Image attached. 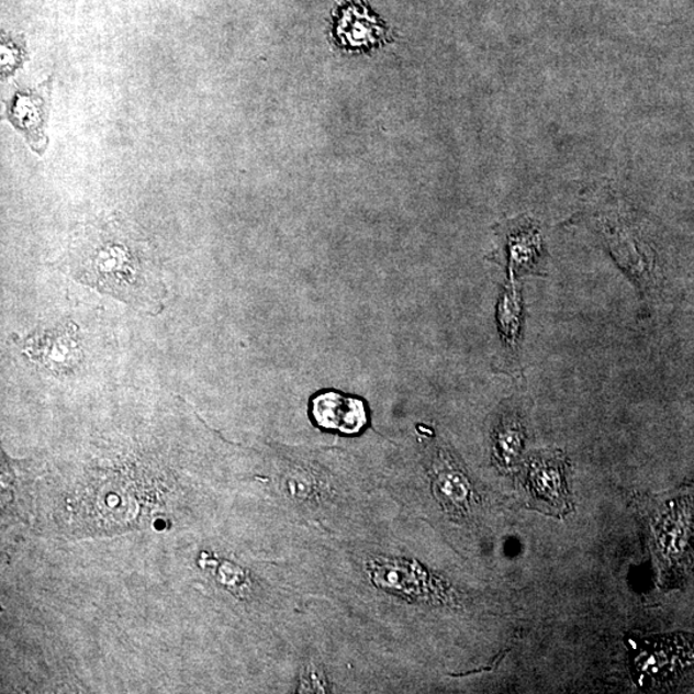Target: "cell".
Instances as JSON below:
<instances>
[{
  "mask_svg": "<svg viewBox=\"0 0 694 694\" xmlns=\"http://www.w3.org/2000/svg\"><path fill=\"white\" fill-rule=\"evenodd\" d=\"M66 268L77 281L156 315L166 289L160 264L146 243L119 224L88 230L75 239Z\"/></svg>",
  "mask_w": 694,
  "mask_h": 694,
  "instance_id": "6da1fadb",
  "label": "cell"
},
{
  "mask_svg": "<svg viewBox=\"0 0 694 694\" xmlns=\"http://www.w3.org/2000/svg\"><path fill=\"white\" fill-rule=\"evenodd\" d=\"M630 646L634 679L647 689L675 681L694 662V642L681 634L631 639Z\"/></svg>",
  "mask_w": 694,
  "mask_h": 694,
  "instance_id": "7a4b0ae2",
  "label": "cell"
},
{
  "mask_svg": "<svg viewBox=\"0 0 694 694\" xmlns=\"http://www.w3.org/2000/svg\"><path fill=\"white\" fill-rule=\"evenodd\" d=\"M531 508L552 516L572 511L566 481V460L560 451H542L531 457L526 477Z\"/></svg>",
  "mask_w": 694,
  "mask_h": 694,
  "instance_id": "3957f363",
  "label": "cell"
},
{
  "mask_svg": "<svg viewBox=\"0 0 694 694\" xmlns=\"http://www.w3.org/2000/svg\"><path fill=\"white\" fill-rule=\"evenodd\" d=\"M51 80L37 89L18 90L14 92L7 116L37 153L45 147V126L48 123Z\"/></svg>",
  "mask_w": 694,
  "mask_h": 694,
  "instance_id": "277c9868",
  "label": "cell"
},
{
  "mask_svg": "<svg viewBox=\"0 0 694 694\" xmlns=\"http://www.w3.org/2000/svg\"><path fill=\"white\" fill-rule=\"evenodd\" d=\"M311 414L316 426L344 435H357L368 425L363 400L338 392H323L313 398Z\"/></svg>",
  "mask_w": 694,
  "mask_h": 694,
  "instance_id": "5b68a950",
  "label": "cell"
},
{
  "mask_svg": "<svg viewBox=\"0 0 694 694\" xmlns=\"http://www.w3.org/2000/svg\"><path fill=\"white\" fill-rule=\"evenodd\" d=\"M541 251V238L533 225L525 224L512 233L508 240L510 268L513 271L531 269Z\"/></svg>",
  "mask_w": 694,
  "mask_h": 694,
  "instance_id": "8992f818",
  "label": "cell"
},
{
  "mask_svg": "<svg viewBox=\"0 0 694 694\" xmlns=\"http://www.w3.org/2000/svg\"><path fill=\"white\" fill-rule=\"evenodd\" d=\"M524 444V429L518 421L504 422L496 436V452L504 464H512Z\"/></svg>",
  "mask_w": 694,
  "mask_h": 694,
  "instance_id": "52a82bcc",
  "label": "cell"
},
{
  "mask_svg": "<svg viewBox=\"0 0 694 694\" xmlns=\"http://www.w3.org/2000/svg\"><path fill=\"white\" fill-rule=\"evenodd\" d=\"M518 303L515 292H505L500 304V323L502 335L510 344H513L518 329Z\"/></svg>",
  "mask_w": 694,
  "mask_h": 694,
  "instance_id": "ba28073f",
  "label": "cell"
},
{
  "mask_svg": "<svg viewBox=\"0 0 694 694\" xmlns=\"http://www.w3.org/2000/svg\"><path fill=\"white\" fill-rule=\"evenodd\" d=\"M26 51L16 40L3 37L2 42V77H10L25 63Z\"/></svg>",
  "mask_w": 694,
  "mask_h": 694,
  "instance_id": "9c48e42d",
  "label": "cell"
}]
</instances>
